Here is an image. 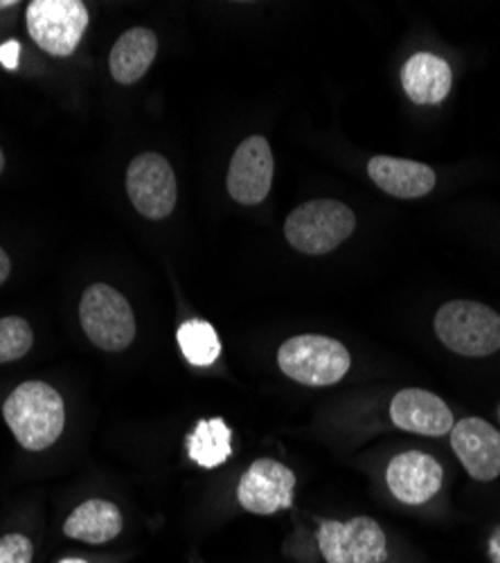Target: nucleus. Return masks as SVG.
Instances as JSON below:
<instances>
[{
	"mask_svg": "<svg viewBox=\"0 0 500 563\" xmlns=\"http://www.w3.org/2000/svg\"><path fill=\"white\" fill-rule=\"evenodd\" d=\"M3 417L23 449L45 451L64 433L66 406L53 386L43 382H25L5 399Z\"/></svg>",
	"mask_w": 500,
	"mask_h": 563,
	"instance_id": "nucleus-1",
	"label": "nucleus"
},
{
	"mask_svg": "<svg viewBox=\"0 0 500 563\" xmlns=\"http://www.w3.org/2000/svg\"><path fill=\"white\" fill-rule=\"evenodd\" d=\"M435 334L460 356H489L500 350V313L474 300H453L435 313Z\"/></svg>",
	"mask_w": 500,
	"mask_h": 563,
	"instance_id": "nucleus-2",
	"label": "nucleus"
},
{
	"mask_svg": "<svg viewBox=\"0 0 500 563\" xmlns=\"http://www.w3.org/2000/svg\"><path fill=\"white\" fill-rule=\"evenodd\" d=\"M278 365L296 384L327 388L338 384L352 367L347 347L323 334L293 336L278 350Z\"/></svg>",
	"mask_w": 500,
	"mask_h": 563,
	"instance_id": "nucleus-3",
	"label": "nucleus"
},
{
	"mask_svg": "<svg viewBox=\"0 0 500 563\" xmlns=\"http://www.w3.org/2000/svg\"><path fill=\"white\" fill-rule=\"evenodd\" d=\"M356 228L354 212L332 199H315L298 206L285 223L287 242L304 255H327L336 251Z\"/></svg>",
	"mask_w": 500,
	"mask_h": 563,
	"instance_id": "nucleus-4",
	"label": "nucleus"
},
{
	"mask_svg": "<svg viewBox=\"0 0 500 563\" xmlns=\"http://www.w3.org/2000/svg\"><path fill=\"white\" fill-rule=\"evenodd\" d=\"M79 322L88 341L107 352H122L135 339V316L129 300L102 282L84 291Z\"/></svg>",
	"mask_w": 500,
	"mask_h": 563,
	"instance_id": "nucleus-5",
	"label": "nucleus"
},
{
	"mask_svg": "<svg viewBox=\"0 0 500 563\" xmlns=\"http://www.w3.org/2000/svg\"><path fill=\"white\" fill-rule=\"evenodd\" d=\"M25 19L32 41L53 57L75 55L88 27V10L81 0H32Z\"/></svg>",
	"mask_w": 500,
	"mask_h": 563,
	"instance_id": "nucleus-6",
	"label": "nucleus"
},
{
	"mask_svg": "<svg viewBox=\"0 0 500 563\" xmlns=\"http://www.w3.org/2000/svg\"><path fill=\"white\" fill-rule=\"evenodd\" d=\"M315 541L327 563H384L388 559L386 532L370 516H356L345 523L321 521Z\"/></svg>",
	"mask_w": 500,
	"mask_h": 563,
	"instance_id": "nucleus-7",
	"label": "nucleus"
},
{
	"mask_svg": "<svg viewBox=\"0 0 500 563\" xmlns=\"http://www.w3.org/2000/svg\"><path fill=\"white\" fill-rule=\"evenodd\" d=\"M126 195L145 219H167L178 199L176 176L167 158L154 152L135 156L126 169Z\"/></svg>",
	"mask_w": 500,
	"mask_h": 563,
	"instance_id": "nucleus-8",
	"label": "nucleus"
},
{
	"mask_svg": "<svg viewBox=\"0 0 500 563\" xmlns=\"http://www.w3.org/2000/svg\"><path fill=\"white\" fill-rule=\"evenodd\" d=\"M296 474L278 460H255L237 487L240 505L257 516H273L293 505Z\"/></svg>",
	"mask_w": 500,
	"mask_h": 563,
	"instance_id": "nucleus-9",
	"label": "nucleus"
},
{
	"mask_svg": "<svg viewBox=\"0 0 500 563\" xmlns=\"http://www.w3.org/2000/svg\"><path fill=\"white\" fill-rule=\"evenodd\" d=\"M273 152L264 135H251L237 147L229 169V195L242 206L262 203L273 185Z\"/></svg>",
	"mask_w": 500,
	"mask_h": 563,
	"instance_id": "nucleus-10",
	"label": "nucleus"
},
{
	"mask_svg": "<svg viewBox=\"0 0 500 563\" xmlns=\"http://www.w3.org/2000/svg\"><path fill=\"white\" fill-rule=\"evenodd\" d=\"M451 446L478 483L500 476V433L480 417H465L451 429Z\"/></svg>",
	"mask_w": 500,
	"mask_h": 563,
	"instance_id": "nucleus-11",
	"label": "nucleus"
},
{
	"mask_svg": "<svg viewBox=\"0 0 500 563\" xmlns=\"http://www.w3.org/2000/svg\"><path fill=\"white\" fill-rule=\"evenodd\" d=\"M386 483L399 503L418 507L429 503L442 489L444 468L424 451H405L390 460Z\"/></svg>",
	"mask_w": 500,
	"mask_h": 563,
	"instance_id": "nucleus-12",
	"label": "nucleus"
},
{
	"mask_svg": "<svg viewBox=\"0 0 500 563\" xmlns=\"http://www.w3.org/2000/svg\"><path fill=\"white\" fill-rule=\"evenodd\" d=\"M392 424L405 433L442 438L456 427L448 404L422 388H405L390 401Z\"/></svg>",
	"mask_w": 500,
	"mask_h": 563,
	"instance_id": "nucleus-13",
	"label": "nucleus"
},
{
	"mask_svg": "<svg viewBox=\"0 0 500 563\" xmlns=\"http://www.w3.org/2000/svg\"><path fill=\"white\" fill-rule=\"evenodd\" d=\"M368 174L377 187L397 199H422L435 187V172L418 161L375 156Z\"/></svg>",
	"mask_w": 500,
	"mask_h": 563,
	"instance_id": "nucleus-14",
	"label": "nucleus"
},
{
	"mask_svg": "<svg viewBox=\"0 0 500 563\" xmlns=\"http://www.w3.org/2000/svg\"><path fill=\"white\" fill-rule=\"evenodd\" d=\"M158 55V36L147 27L126 30L113 45L109 68L118 84L129 86L143 79Z\"/></svg>",
	"mask_w": 500,
	"mask_h": 563,
	"instance_id": "nucleus-15",
	"label": "nucleus"
},
{
	"mask_svg": "<svg viewBox=\"0 0 500 563\" xmlns=\"http://www.w3.org/2000/svg\"><path fill=\"white\" fill-rule=\"evenodd\" d=\"M453 73L448 62L431 53H418L401 70V86L415 104H440L451 90Z\"/></svg>",
	"mask_w": 500,
	"mask_h": 563,
	"instance_id": "nucleus-16",
	"label": "nucleus"
},
{
	"mask_svg": "<svg viewBox=\"0 0 500 563\" xmlns=\"http://www.w3.org/2000/svg\"><path fill=\"white\" fill-rule=\"evenodd\" d=\"M122 511L111 500L93 498L81 503L64 523V534L68 539L102 545L120 537L122 532Z\"/></svg>",
	"mask_w": 500,
	"mask_h": 563,
	"instance_id": "nucleus-17",
	"label": "nucleus"
},
{
	"mask_svg": "<svg viewBox=\"0 0 500 563\" xmlns=\"http://www.w3.org/2000/svg\"><path fill=\"white\" fill-rule=\"evenodd\" d=\"M190 457L203 468H216L233 453V433L221 417L201 419L188 438Z\"/></svg>",
	"mask_w": 500,
	"mask_h": 563,
	"instance_id": "nucleus-18",
	"label": "nucleus"
},
{
	"mask_svg": "<svg viewBox=\"0 0 500 563\" xmlns=\"http://www.w3.org/2000/svg\"><path fill=\"white\" fill-rule=\"evenodd\" d=\"M176 341L190 365L208 367V365H214V361L221 356L219 334L205 320H199V318L186 320L178 327Z\"/></svg>",
	"mask_w": 500,
	"mask_h": 563,
	"instance_id": "nucleus-19",
	"label": "nucleus"
},
{
	"mask_svg": "<svg viewBox=\"0 0 500 563\" xmlns=\"http://www.w3.org/2000/svg\"><path fill=\"white\" fill-rule=\"evenodd\" d=\"M34 345V332L19 316L0 318V365L23 358Z\"/></svg>",
	"mask_w": 500,
	"mask_h": 563,
	"instance_id": "nucleus-20",
	"label": "nucleus"
},
{
	"mask_svg": "<svg viewBox=\"0 0 500 563\" xmlns=\"http://www.w3.org/2000/svg\"><path fill=\"white\" fill-rule=\"evenodd\" d=\"M32 541L25 534H5L0 539V563H32Z\"/></svg>",
	"mask_w": 500,
	"mask_h": 563,
	"instance_id": "nucleus-21",
	"label": "nucleus"
},
{
	"mask_svg": "<svg viewBox=\"0 0 500 563\" xmlns=\"http://www.w3.org/2000/svg\"><path fill=\"white\" fill-rule=\"evenodd\" d=\"M19 55H21V43L19 41H8L3 48H0V62L8 70H14L19 66Z\"/></svg>",
	"mask_w": 500,
	"mask_h": 563,
	"instance_id": "nucleus-22",
	"label": "nucleus"
},
{
	"mask_svg": "<svg viewBox=\"0 0 500 563\" xmlns=\"http://www.w3.org/2000/svg\"><path fill=\"white\" fill-rule=\"evenodd\" d=\"M10 271H12L10 255L3 249H0V285H5V279L10 277Z\"/></svg>",
	"mask_w": 500,
	"mask_h": 563,
	"instance_id": "nucleus-23",
	"label": "nucleus"
},
{
	"mask_svg": "<svg viewBox=\"0 0 500 563\" xmlns=\"http://www.w3.org/2000/svg\"><path fill=\"white\" fill-rule=\"evenodd\" d=\"M19 3L16 0H0V10H8V8H16Z\"/></svg>",
	"mask_w": 500,
	"mask_h": 563,
	"instance_id": "nucleus-24",
	"label": "nucleus"
},
{
	"mask_svg": "<svg viewBox=\"0 0 500 563\" xmlns=\"http://www.w3.org/2000/svg\"><path fill=\"white\" fill-rule=\"evenodd\" d=\"M59 563H88V561H84V559H62Z\"/></svg>",
	"mask_w": 500,
	"mask_h": 563,
	"instance_id": "nucleus-25",
	"label": "nucleus"
},
{
	"mask_svg": "<svg viewBox=\"0 0 500 563\" xmlns=\"http://www.w3.org/2000/svg\"><path fill=\"white\" fill-rule=\"evenodd\" d=\"M5 169V156H3V150H0V174H3Z\"/></svg>",
	"mask_w": 500,
	"mask_h": 563,
	"instance_id": "nucleus-26",
	"label": "nucleus"
}]
</instances>
